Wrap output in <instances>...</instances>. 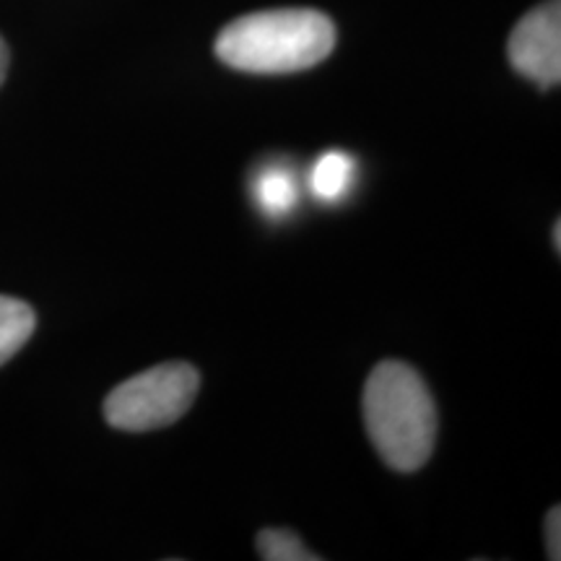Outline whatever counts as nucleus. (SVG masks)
<instances>
[{
    "mask_svg": "<svg viewBox=\"0 0 561 561\" xmlns=\"http://www.w3.org/2000/svg\"><path fill=\"white\" fill-rule=\"evenodd\" d=\"M5 73H9V47H5L3 37H0V83L5 81Z\"/></svg>",
    "mask_w": 561,
    "mask_h": 561,
    "instance_id": "obj_10",
    "label": "nucleus"
},
{
    "mask_svg": "<svg viewBox=\"0 0 561 561\" xmlns=\"http://www.w3.org/2000/svg\"><path fill=\"white\" fill-rule=\"evenodd\" d=\"M364 424L390 468L419 471L437 439V411L419 371L403 362L377 364L364 388Z\"/></svg>",
    "mask_w": 561,
    "mask_h": 561,
    "instance_id": "obj_2",
    "label": "nucleus"
},
{
    "mask_svg": "<svg viewBox=\"0 0 561 561\" xmlns=\"http://www.w3.org/2000/svg\"><path fill=\"white\" fill-rule=\"evenodd\" d=\"M507 55L512 68L541 89L561 81V3L549 0L530 13L512 32Z\"/></svg>",
    "mask_w": 561,
    "mask_h": 561,
    "instance_id": "obj_4",
    "label": "nucleus"
},
{
    "mask_svg": "<svg viewBox=\"0 0 561 561\" xmlns=\"http://www.w3.org/2000/svg\"><path fill=\"white\" fill-rule=\"evenodd\" d=\"M34 325L37 318L26 301L0 297V367L24 348V343L32 339Z\"/></svg>",
    "mask_w": 561,
    "mask_h": 561,
    "instance_id": "obj_7",
    "label": "nucleus"
},
{
    "mask_svg": "<svg viewBox=\"0 0 561 561\" xmlns=\"http://www.w3.org/2000/svg\"><path fill=\"white\" fill-rule=\"evenodd\" d=\"M553 248L561 250V221H557V227H553Z\"/></svg>",
    "mask_w": 561,
    "mask_h": 561,
    "instance_id": "obj_11",
    "label": "nucleus"
},
{
    "mask_svg": "<svg viewBox=\"0 0 561 561\" xmlns=\"http://www.w3.org/2000/svg\"><path fill=\"white\" fill-rule=\"evenodd\" d=\"M356 178V164L348 153L343 151H328L314 161L312 174H310V185L314 198L325 201V203H335L341 201L343 195L348 193L351 182Z\"/></svg>",
    "mask_w": 561,
    "mask_h": 561,
    "instance_id": "obj_6",
    "label": "nucleus"
},
{
    "mask_svg": "<svg viewBox=\"0 0 561 561\" xmlns=\"http://www.w3.org/2000/svg\"><path fill=\"white\" fill-rule=\"evenodd\" d=\"M198 385L201 377L191 364H159L117 385L104 401V419L123 432L161 430L191 409Z\"/></svg>",
    "mask_w": 561,
    "mask_h": 561,
    "instance_id": "obj_3",
    "label": "nucleus"
},
{
    "mask_svg": "<svg viewBox=\"0 0 561 561\" xmlns=\"http://www.w3.org/2000/svg\"><path fill=\"white\" fill-rule=\"evenodd\" d=\"M257 553L265 561H318V553H312L301 543L299 536H294L291 530L268 528L261 530L257 536Z\"/></svg>",
    "mask_w": 561,
    "mask_h": 561,
    "instance_id": "obj_8",
    "label": "nucleus"
},
{
    "mask_svg": "<svg viewBox=\"0 0 561 561\" xmlns=\"http://www.w3.org/2000/svg\"><path fill=\"white\" fill-rule=\"evenodd\" d=\"M335 26L312 9H278L231 21L216 39V58L244 73H297L333 53Z\"/></svg>",
    "mask_w": 561,
    "mask_h": 561,
    "instance_id": "obj_1",
    "label": "nucleus"
},
{
    "mask_svg": "<svg viewBox=\"0 0 561 561\" xmlns=\"http://www.w3.org/2000/svg\"><path fill=\"white\" fill-rule=\"evenodd\" d=\"M252 195H255L257 208L268 219H284L289 216L299 201V185L294 174L280 164L263 167L252 182Z\"/></svg>",
    "mask_w": 561,
    "mask_h": 561,
    "instance_id": "obj_5",
    "label": "nucleus"
},
{
    "mask_svg": "<svg viewBox=\"0 0 561 561\" xmlns=\"http://www.w3.org/2000/svg\"><path fill=\"white\" fill-rule=\"evenodd\" d=\"M546 549H549V559H561V512H559V507H551L549 517H546Z\"/></svg>",
    "mask_w": 561,
    "mask_h": 561,
    "instance_id": "obj_9",
    "label": "nucleus"
}]
</instances>
